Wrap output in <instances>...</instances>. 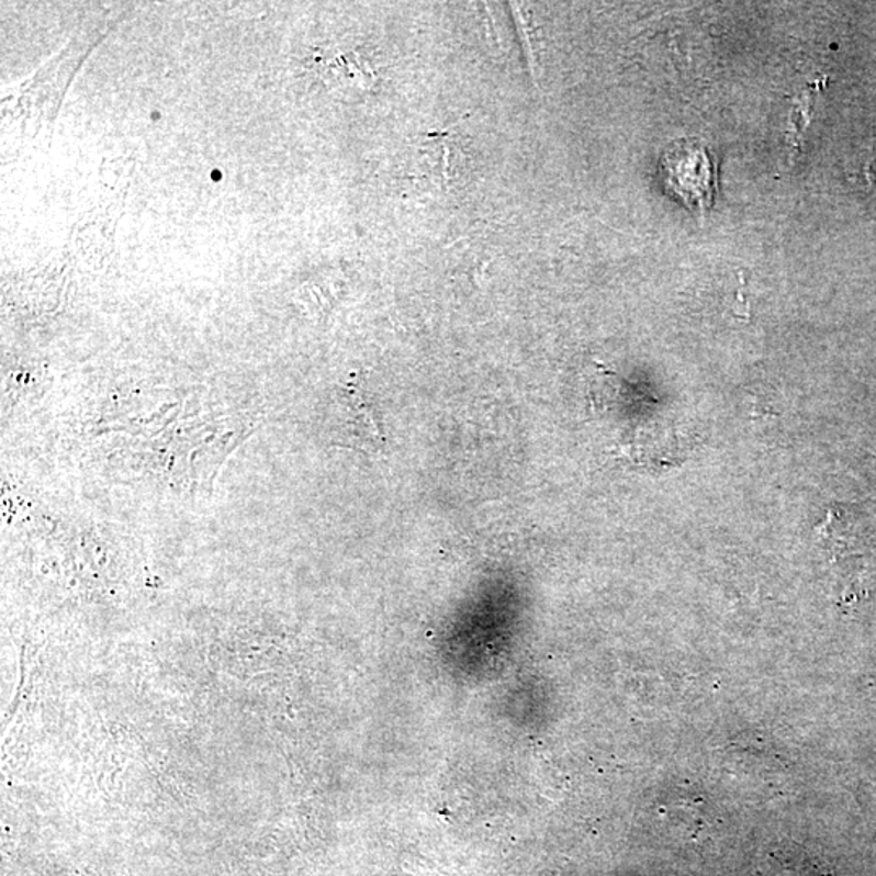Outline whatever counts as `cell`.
<instances>
[{
  "mask_svg": "<svg viewBox=\"0 0 876 876\" xmlns=\"http://www.w3.org/2000/svg\"><path fill=\"white\" fill-rule=\"evenodd\" d=\"M661 172L665 187L696 212H706L716 193V162L711 151L696 141H677L662 153Z\"/></svg>",
  "mask_w": 876,
  "mask_h": 876,
  "instance_id": "obj_1",
  "label": "cell"
},
{
  "mask_svg": "<svg viewBox=\"0 0 876 876\" xmlns=\"http://www.w3.org/2000/svg\"><path fill=\"white\" fill-rule=\"evenodd\" d=\"M770 876H828L821 865L807 852L797 847H783L767 855Z\"/></svg>",
  "mask_w": 876,
  "mask_h": 876,
  "instance_id": "obj_2",
  "label": "cell"
}]
</instances>
